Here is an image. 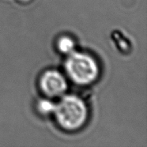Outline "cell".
I'll return each mask as SVG.
<instances>
[{
	"label": "cell",
	"instance_id": "cell-2",
	"mask_svg": "<svg viewBox=\"0 0 147 147\" xmlns=\"http://www.w3.org/2000/svg\"><path fill=\"white\" fill-rule=\"evenodd\" d=\"M64 69L67 76L78 86L94 83L100 76L99 63L92 55L76 50L67 55Z\"/></svg>",
	"mask_w": 147,
	"mask_h": 147
},
{
	"label": "cell",
	"instance_id": "cell-5",
	"mask_svg": "<svg viewBox=\"0 0 147 147\" xmlns=\"http://www.w3.org/2000/svg\"><path fill=\"white\" fill-rule=\"evenodd\" d=\"M55 104L50 98H43L39 100L38 102L36 103V110L39 114L41 115H51L53 114L54 112Z\"/></svg>",
	"mask_w": 147,
	"mask_h": 147
},
{
	"label": "cell",
	"instance_id": "cell-6",
	"mask_svg": "<svg viewBox=\"0 0 147 147\" xmlns=\"http://www.w3.org/2000/svg\"><path fill=\"white\" fill-rule=\"evenodd\" d=\"M17 1H18L21 3H28L29 2H31L32 0H17Z\"/></svg>",
	"mask_w": 147,
	"mask_h": 147
},
{
	"label": "cell",
	"instance_id": "cell-1",
	"mask_svg": "<svg viewBox=\"0 0 147 147\" xmlns=\"http://www.w3.org/2000/svg\"><path fill=\"white\" fill-rule=\"evenodd\" d=\"M52 115L61 129L76 131L86 123L89 119V109L80 96L65 94L55 104Z\"/></svg>",
	"mask_w": 147,
	"mask_h": 147
},
{
	"label": "cell",
	"instance_id": "cell-4",
	"mask_svg": "<svg viewBox=\"0 0 147 147\" xmlns=\"http://www.w3.org/2000/svg\"><path fill=\"white\" fill-rule=\"evenodd\" d=\"M56 47L60 53L68 55L75 51V41L69 36H62L57 40Z\"/></svg>",
	"mask_w": 147,
	"mask_h": 147
},
{
	"label": "cell",
	"instance_id": "cell-3",
	"mask_svg": "<svg viewBox=\"0 0 147 147\" xmlns=\"http://www.w3.org/2000/svg\"><path fill=\"white\" fill-rule=\"evenodd\" d=\"M39 88L48 98H60L67 93L68 82L61 72L56 70H48L39 78Z\"/></svg>",
	"mask_w": 147,
	"mask_h": 147
}]
</instances>
